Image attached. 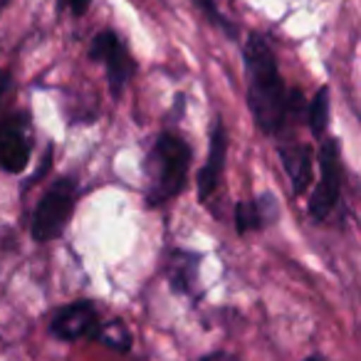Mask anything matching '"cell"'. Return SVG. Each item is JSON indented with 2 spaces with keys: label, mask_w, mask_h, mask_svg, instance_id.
<instances>
[{
  "label": "cell",
  "mask_w": 361,
  "mask_h": 361,
  "mask_svg": "<svg viewBox=\"0 0 361 361\" xmlns=\"http://www.w3.org/2000/svg\"><path fill=\"white\" fill-rule=\"evenodd\" d=\"M247 75V106L255 126L265 136H277L287 121V90L277 67L275 50L265 35L250 32L243 45Z\"/></svg>",
  "instance_id": "cell-1"
},
{
  "label": "cell",
  "mask_w": 361,
  "mask_h": 361,
  "mask_svg": "<svg viewBox=\"0 0 361 361\" xmlns=\"http://www.w3.org/2000/svg\"><path fill=\"white\" fill-rule=\"evenodd\" d=\"M188 166H191V146L173 131H164L156 139L154 149L144 161L146 206L156 208L173 201L186 188Z\"/></svg>",
  "instance_id": "cell-2"
},
{
  "label": "cell",
  "mask_w": 361,
  "mask_h": 361,
  "mask_svg": "<svg viewBox=\"0 0 361 361\" xmlns=\"http://www.w3.org/2000/svg\"><path fill=\"white\" fill-rule=\"evenodd\" d=\"M77 196H80V186H77V180L70 178V176L57 178L47 188L45 196L37 203L30 226V233L37 243L57 240L65 233V228L70 226L72 213H75Z\"/></svg>",
  "instance_id": "cell-3"
},
{
  "label": "cell",
  "mask_w": 361,
  "mask_h": 361,
  "mask_svg": "<svg viewBox=\"0 0 361 361\" xmlns=\"http://www.w3.org/2000/svg\"><path fill=\"white\" fill-rule=\"evenodd\" d=\"M341 193V156L339 141L324 139L319 146V180L310 198V216L314 221H324L336 208Z\"/></svg>",
  "instance_id": "cell-4"
},
{
  "label": "cell",
  "mask_w": 361,
  "mask_h": 361,
  "mask_svg": "<svg viewBox=\"0 0 361 361\" xmlns=\"http://www.w3.org/2000/svg\"><path fill=\"white\" fill-rule=\"evenodd\" d=\"M90 60L102 62L106 70V82H109V92L114 99H119L124 87L129 85L131 75L136 70V62L131 60L126 45L119 40L114 30H102L94 35L90 45Z\"/></svg>",
  "instance_id": "cell-5"
},
{
  "label": "cell",
  "mask_w": 361,
  "mask_h": 361,
  "mask_svg": "<svg viewBox=\"0 0 361 361\" xmlns=\"http://www.w3.org/2000/svg\"><path fill=\"white\" fill-rule=\"evenodd\" d=\"M32 154V121L27 111H16L0 121V171L23 173Z\"/></svg>",
  "instance_id": "cell-6"
},
{
  "label": "cell",
  "mask_w": 361,
  "mask_h": 361,
  "mask_svg": "<svg viewBox=\"0 0 361 361\" xmlns=\"http://www.w3.org/2000/svg\"><path fill=\"white\" fill-rule=\"evenodd\" d=\"M102 319L97 307L90 300L72 302V305L57 310V314L50 322V334L60 341H80L94 339Z\"/></svg>",
  "instance_id": "cell-7"
},
{
  "label": "cell",
  "mask_w": 361,
  "mask_h": 361,
  "mask_svg": "<svg viewBox=\"0 0 361 361\" xmlns=\"http://www.w3.org/2000/svg\"><path fill=\"white\" fill-rule=\"evenodd\" d=\"M226 156H228V131L223 119L218 116L213 121L211 129V146H208V161L206 166L198 173V198L201 201H208L213 196V191L221 183L223 169H226Z\"/></svg>",
  "instance_id": "cell-8"
},
{
  "label": "cell",
  "mask_w": 361,
  "mask_h": 361,
  "mask_svg": "<svg viewBox=\"0 0 361 361\" xmlns=\"http://www.w3.org/2000/svg\"><path fill=\"white\" fill-rule=\"evenodd\" d=\"M201 252L171 250L166 257L164 275L176 295H193L198 285V267H201Z\"/></svg>",
  "instance_id": "cell-9"
},
{
  "label": "cell",
  "mask_w": 361,
  "mask_h": 361,
  "mask_svg": "<svg viewBox=\"0 0 361 361\" xmlns=\"http://www.w3.org/2000/svg\"><path fill=\"white\" fill-rule=\"evenodd\" d=\"M280 218V206L272 193H262L255 201H240L235 206V231L238 235H247L252 231H260Z\"/></svg>",
  "instance_id": "cell-10"
},
{
  "label": "cell",
  "mask_w": 361,
  "mask_h": 361,
  "mask_svg": "<svg viewBox=\"0 0 361 361\" xmlns=\"http://www.w3.org/2000/svg\"><path fill=\"white\" fill-rule=\"evenodd\" d=\"M280 161L285 166L287 176H290L292 193L302 196L310 188L312 180V149L305 144L280 146Z\"/></svg>",
  "instance_id": "cell-11"
},
{
  "label": "cell",
  "mask_w": 361,
  "mask_h": 361,
  "mask_svg": "<svg viewBox=\"0 0 361 361\" xmlns=\"http://www.w3.org/2000/svg\"><path fill=\"white\" fill-rule=\"evenodd\" d=\"M94 341H99V344H104V346H109V349L119 351V354L129 351L131 344H134L129 326H126L121 319L102 322L99 329H97V334H94Z\"/></svg>",
  "instance_id": "cell-12"
},
{
  "label": "cell",
  "mask_w": 361,
  "mask_h": 361,
  "mask_svg": "<svg viewBox=\"0 0 361 361\" xmlns=\"http://www.w3.org/2000/svg\"><path fill=\"white\" fill-rule=\"evenodd\" d=\"M329 126V87H322L310 104V129L317 139L326 134Z\"/></svg>",
  "instance_id": "cell-13"
},
{
  "label": "cell",
  "mask_w": 361,
  "mask_h": 361,
  "mask_svg": "<svg viewBox=\"0 0 361 361\" xmlns=\"http://www.w3.org/2000/svg\"><path fill=\"white\" fill-rule=\"evenodd\" d=\"M193 6H196L198 11L203 13V18H206L211 25L226 30L228 37H238V27L231 25V23H228L226 18L221 16V11H218V6H216V0H193Z\"/></svg>",
  "instance_id": "cell-14"
},
{
  "label": "cell",
  "mask_w": 361,
  "mask_h": 361,
  "mask_svg": "<svg viewBox=\"0 0 361 361\" xmlns=\"http://www.w3.org/2000/svg\"><path fill=\"white\" fill-rule=\"evenodd\" d=\"M92 0H57V13H70L75 18H82L87 11H90Z\"/></svg>",
  "instance_id": "cell-15"
},
{
  "label": "cell",
  "mask_w": 361,
  "mask_h": 361,
  "mask_svg": "<svg viewBox=\"0 0 361 361\" xmlns=\"http://www.w3.org/2000/svg\"><path fill=\"white\" fill-rule=\"evenodd\" d=\"M201 361H240L235 354H228V351H213V354H206Z\"/></svg>",
  "instance_id": "cell-16"
},
{
  "label": "cell",
  "mask_w": 361,
  "mask_h": 361,
  "mask_svg": "<svg viewBox=\"0 0 361 361\" xmlns=\"http://www.w3.org/2000/svg\"><path fill=\"white\" fill-rule=\"evenodd\" d=\"M8 90H11V72L0 70V102H3V97H6Z\"/></svg>",
  "instance_id": "cell-17"
},
{
  "label": "cell",
  "mask_w": 361,
  "mask_h": 361,
  "mask_svg": "<svg viewBox=\"0 0 361 361\" xmlns=\"http://www.w3.org/2000/svg\"><path fill=\"white\" fill-rule=\"evenodd\" d=\"M302 361H326L322 354H312V356H307V359H302Z\"/></svg>",
  "instance_id": "cell-18"
}]
</instances>
